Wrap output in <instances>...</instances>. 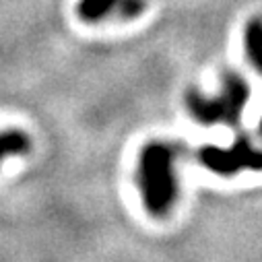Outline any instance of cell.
Listing matches in <instances>:
<instances>
[{
    "label": "cell",
    "instance_id": "obj_1",
    "mask_svg": "<svg viewBox=\"0 0 262 262\" xmlns=\"http://www.w3.org/2000/svg\"><path fill=\"white\" fill-rule=\"evenodd\" d=\"M178 147L165 141L147 143L137 159L135 182L149 215L165 217L178 201Z\"/></svg>",
    "mask_w": 262,
    "mask_h": 262
},
{
    "label": "cell",
    "instance_id": "obj_2",
    "mask_svg": "<svg viewBox=\"0 0 262 262\" xmlns=\"http://www.w3.org/2000/svg\"><path fill=\"white\" fill-rule=\"evenodd\" d=\"M250 99V87L239 73H225L221 77V87L217 95H205L199 89H190L184 97L188 114L203 126L227 124L237 128L244 110Z\"/></svg>",
    "mask_w": 262,
    "mask_h": 262
},
{
    "label": "cell",
    "instance_id": "obj_3",
    "mask_svg": "<svg viewBox=\"0 0 262 262\" xmlns=\"http://www.w3.org/2000/svg\"><path fill=\"white\" fill-rule=\"evenodd\" d=\"M199 163L223 178L235 176L244 169L260 171L262 169V149H258L248 137H237L231 147L205 145L199 149Z\"/></svg>",
    "mask_w": 262,
    "mask_h": 262
},
{
    "label": "cell",
    "instance_id": "obj_4",
    "mask_svg": "<svg viewBox=\"0 0 262 262\" xmlns=\"http://www.w3.org/2000/svg\"><path fill=\"white\" fill-rule=\"evenodd\" d=\"M244 50L248 62L262 75V17H252L244 29Z\"/></svg>",
    "mask_w": 262,
    "mask_h": 262
},
{
    "label": "cell",
    "instance_id": "obj_5",
    "mask_svg": "<svg viewBox=\"0 0 262 262\" xmlns=\"http://www.w3.org/2000/svg\"><path fill=\"white\" fill-rule=\"evenodd\" d=\"M31 149V139L23 130H5L0 133V163L13 155H25Z\"/></svg>",
    "mask_w": 262,
    "mask_h": 262
},
{
    "label": "cell",
    "instance_id": "obj_6",
    "mask_svg": "<svg viewBox=\"0 0 262 262\" xmlns=\"http://www.w3.org/2000/svg\"><path fill=\"white\" fill-rule=\"evenodd\" d=\"M120 0H79L77 13L87 23H97L110 15H116Z\"/></svg>",
    "mask_w": 262,
    "mask_h": 262
},
{
    "label": "cell",
    "instance_id": "obj_7",
    "mask_svg": "<svg viewBox=\"0 0 262 262\" xmlns=\"http://www.w3.org/2000/svg\"><path fill=\"white\" fill-rule=\"evenodd\" d=\"M258 130H260V137H262V116H260V122H258Z\"/></svg>",
    "mask_w": 262,
    "mask_h": 262
}]
</instances>
